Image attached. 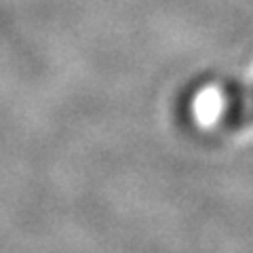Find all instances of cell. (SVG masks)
Listing matches in <instances>:
<instances>
[{
    "label": "cell",
    "instance_id": "6da1fadb",
    "mask_svg": "<svg viewBox=\"0 0 253 253\" xmlns=\"http://www.w3.org/2000/svg\"><path fill=\"white\" fill-rule=\"evenodd\" d=\"M219 123L230 131H241L253 126V83L230 84L221 95Z\"/></svg>",
    "mask_w": 253,
    "mask_h": 253
}]
</instances>
